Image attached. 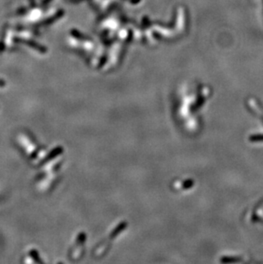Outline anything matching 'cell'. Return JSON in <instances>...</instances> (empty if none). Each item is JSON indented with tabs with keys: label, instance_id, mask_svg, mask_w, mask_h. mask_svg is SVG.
Returning <instances> with one entry per match:
<instances>
[{
	"label": "cell",
	"instance_id": "obj_1",
	"mask_svg": "<svg viewBox=\"0 0 263 264\" xmlns=\"http://www.w3.org/2000/svg\"><path fill=\"white\" fill-rule=\"evenodd\" d=\"M4 85H5V83L2 79H0V87H4Z\"/></svg>",
	"mask_w": 263,
	"mask_h": 264
}]
</instances>
